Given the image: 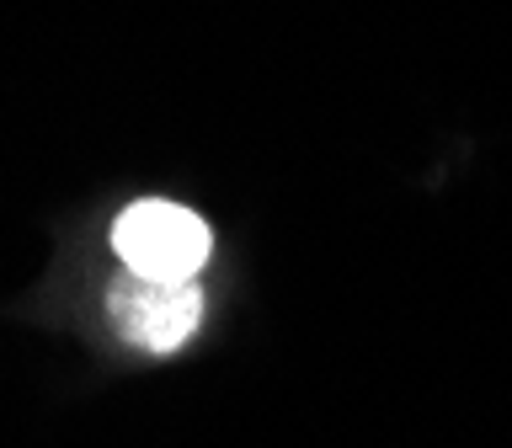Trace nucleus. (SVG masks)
<instances>
[{
  "label": "nucleus",
  "instance_id": "obj_1",
  "mask_svg": "<svg viewBox=\"0 0 512 448\" xmlns=\"http://www.w3.org/2000/svg\"><path fill=\"white\" fill-rule=\"evenodd\" d=\"M112 246H118L128 272L192 283L198 267L208 262V251H214V235H208V219H198L192 208L166 203V198H144L118 214Z\"/></svg>",
  "mask_w": 512,
  "mask_h": 448
},
{
  "label": "nucleus",
  "instance_id": "obj_2",
  "mask_svg": "<svg viewBox=\"0 0 512 448\" xmlns=\"http://www.w3.org/2000/svg\"><path fill=\"white\" fill-rule=\"evenodd\" d=\"M107 320L128 347L139 352H176L198 331L203 294L198 283H171V278H144V272H118L107 288Z\"/></svg>",
  "mask_w": 512,
  "mask_h": 448
}]
</instances>
